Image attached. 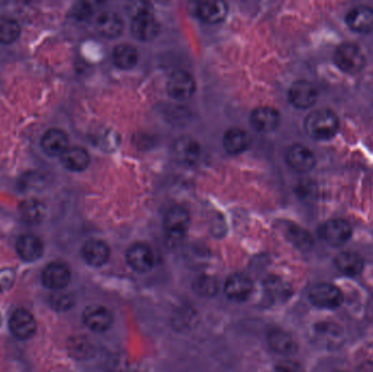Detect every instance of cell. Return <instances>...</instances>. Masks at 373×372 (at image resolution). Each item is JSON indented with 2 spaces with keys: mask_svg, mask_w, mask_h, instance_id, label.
Returning a JSON list of instances; mask_svg holds the SVG:
<instances>
[{
  "mask_svg": "<svg viewBox=\"0 0 373 372\" xmlns=\"http://www.w3.org/2000/svg\"><path fill=\"white\" fill-rule=\"evenodd\" d=\"M305 129L311 138L330 140L339 133V119L332 110L325 108L314 110L305 118Z\"/></svg>",
  "mask_w": 373,
  "mask_h": 372,
  "instance_id": "obj_1",
  "label": "cell"
},
{
  "mask_svg": "<svg viewBox=\"0 0 373 372\" xmlns=\"http://www.w3.org/2000/svg\"><path fill=\"white\" fill-rule=\"evenodd\" d=\"M190 226V214L185 206H170L164 217V231L170 244L183 242Z\"/></svg>",
  "mask_w": 373,
  "mask_h": 372,
  "instance_id": "obj_2",
  "label": "cell"
},
{
  "mask_svg": "<svg viewBox=\"0 0 373 372\" xmlns=\"http://www.w3.org/2000/svg\"><path fill=\"white\" fill-rule=\"evenodd\" d=\"M334 63L343 72L356 75L365 68V56L358 45L343 43L335 50Z\"/></svg>",
  "mask_w": 373,
  "mask_h": 372,
  "instance_id": "obj_3",
  "label": "cell"
},
{
  "mask_svg": "<svg viewBox=\"0 0 373 372\" xmlns=\"http://www.w3.org/2000/svg\"><path fill=\"white\" fill-rule=\"evenodd\" d=\"M309 298L314 306L326 309H335L342 304L344 300L343 293L333 284H316L309 292Z\"/></svg>",
  "mask_w": 373,
  "mask_h": 372,
  "instance_id": "obj_4",
  "label": "cell"
},
{
  "mask_svg": "<svg viewBox=\"0 0 373 372\" xmlns=\"http://www.w3.org/2000/svg\"><path fill=\"white\" fill-rule=\"evenodd\" d=\"M172 157L179 164L192 166L201 155V146L198 141L189 135H183L176 139L172 144Z\"/></svg>",
  "mask_w": 373,
  "mask_h": 372,
  "instance_id": "obj_5",
  "label": "cell"
},
{
  "mask_svg": "<svg viewBox=\"0 0 373 372\" xmlns=\"http://www.w3.org/2000/svg\"><path fill=\"white\" fill-rule=\"evenodd\" d=\"M168 92L176 99H187L196 92V81L188 71L178 69L170 73L168 81Z\"/></svg>",
  "mask_w": 373,
  "mask_h": 372,
  "instance_id": "obj_6",
  "label": "cell"
},
{
  "mask_svg": "<svg viewBox=\"0 0 373 372\" xmlns=\"http://www.w3.org/2000/svg\"><path fill=\"white\" fill-rule=\"evenodd\" d=\"M131 32L139 41L149 42L157 37L159 23L153 13L149 10H140L132 18Z\"/></svg>",
  "mask_w": 373,
  "mask_h": 372,
  "instance_id": "obj_7",
  "label": "cell"
},
{
  "mask_svg": "<svg viewBox=\"0 0 373 372\" xmlns=\"http://www.w3.org/2000/svg\"><path fill=\"white\" fill-rule=\"evenodd\" d=\"M352 228L348 222L342 219H333L325 222L320 227V236L329 245L339 247L350 239Z\"/></svg>",
  "mask_w": 373,
  "mask_h": 372,
  "instance_id": "obj_8",
  "label": "cell"
},
{
  "mask_svg": "<svg viewBox=\"0 0 373 372\" xmlns=\"http://www.w3.org/2000/svg\"><path fill=\"white\" fill-rule=\"evenodd\" d=\"M70 280V268L63 261H54L43 271L42 282L44 286L55 292L65 288Z\"/></svg>",
  "mask_w": 373,
  "mask_h": 372,
  "instance_id": "obj_9",
  "label": "cell"
},
{
  "mask_svg": "<svg viewBox=\"0 0 373 372\" xmlns=\"http://www.w3.org/2000/svg\"><path fill=\"white\" fill-rule=\"evenodd\" d=\"M125 259L132 270L144 273L154 266V253L149 245L144 242H136L127 250Z\"/></svg>",
  "mask_w": 373,
  "mask_h": 372,
  "instance_id": "obj_10",
  "label": "cell"
},
{
  "mask_svg": "<svg viewBox=\"0 0 373 372\" xmlns=\"http://www.w3.org/2000/svg\"><path fill=\"white\" fill-rule=\"evenodd\" d=\"M288 97L294 106L301 110H307L316 104L318 91L316 86L309 81L298 80L290 86Z\"/></svg>",
  "mask_w": 373,
  "mask_h": 372,
  "instance_id": "obj_11",
  "label": "cell"
},
{
  "mask_svg": "<svg viewBox=\"0 0 373 372\" xmlns=\"http://www.w3.org/2000/svg\"><path fill=\"white\" fill-rule=\"evenodd\" d=\"M288 166L295 172L305 174L316 166V157L310 148L303 144H292L286 152Z\"/></svg>",
  "mask_w": 373,
  "mask_h": 372,
  "instance_id": "obj_12",
  "label": "cell"
},
{
  "mask_svg": "<svg viewBox=\"0 0 373 372\" xmlns=\"http://www.w3.org/2000/svg\"><path fill=\"white\" fill-rule=\"evenodd\" d=\"M9 329L14 337L18 340H29L37 332V321L30 311L18 309L11 315Z\"/></svg>",
  "mask_w": 373,
  "mask_h": 372,
  "instance_id": "obj_13",
  "label": "cell"
},
{
  "mask_svg": "<svg viewBox=\"0 0 373 372\" xmlns=\"http://www.w3.org/2000/svg\"><path fill=\"white\" fill-rule=\"evenodd\" d=\"M84 324H85L90 330L94 331L97 333L105 332L112 326V313L106 307L99 306V304H91L89 307H86L83 311Z\"/></svg>",
  "mask_w": 373,
  "mask_h": 372,
  "instance_id": "obj_14",
  "label": "cell"
},
{
  "mask_svg": "<svg viewBox=\"0 0 373 372\" xmlns=\"http://www.w3.org/2000/svg\"><path fill=\"white\" fill-rule=\"evenodd\" d=\"M251 125L259 133H272L281 124V115L274 107L260 106L251 112Z\"/></svg>",
  "mask_w": 373,
  "mask_h": 372,
  "instance_id": "obj_15",
  "label": "cell"
},
{
  "mask_svg": "<svg viewBox=\"0 0 373 372\" xmlns=\"http://www.w3.org/2000/svg\"><path fill=\"white\" fill-rule=\"evenodd\" d=\"M225 294L230 300L243 302L248 300L253 291V282L243 273L232 274L225 283Z\"/></svg>",
  "mask_w": 373,
  "mask_h": 372,
  "instance_id": "obj_16",
  "label": "cell"
},
{
  "mask_svg": "<svg viewBox=\"0 0 373 372\" xmlns=\"http://www.w3.org/2000/svg\"><path fill=\"white\" fill-rule=\"evenodd\" d=\"M346 23L354 32L368 34L373 32V9L367 6H357L346 14Z\"/></svg>",
  "mask_w": 373,
  "mask_h": 372,
  "instance_id": "obj_17",
  "label": "cell"
},
{
  "mask_svg": "<svg viewBox=\"0 0 373 372\" xmlns=\"http://www.w3.org/2000/svg\"><path fill=\"white\" fill-rule=\"evenodd\" d=\"M110 250L106 242L99 239H90L82 248V255L88 264L91 266H104L110 259Z\"/></svg>",
  "mask_w": 373,
  "mask_h": 372,
  "instance_id": "obj_18",
  "label": "cell"
},
{
  "mask_svg": "<svg viewBox=\"0 0 373 372\" xmlns=\"http://www.w3.org/2000/svg\"><path fill=\"white\" fill-rule=\"evenodd\" d=\"M16 249L22 260L28 262L39 260L44 253L42 240L34 235H22L17 240Z\"/></svg>",
  "mask_w": 373,
  "mask_h": 372,
  "instance_id": "obj_19",
  "label": "cell"
},
{
  "mask_svg": "<svg viewBox=\"0 0 373 372\" xmlns=\"http://www.w3.org/2000/svg\"><path fill=\"white\" fill-rule=\"evenodd\" d=\"M228 13V6L224 1H202L196 5V14L205 23H221Z\"/></svg>",
  "mask_w": 373,
  "mask_h": 372,
  "instance_id": "obj_20",
  "label": "cell"
},
{
  "mask_svg": "<svg viewBox=\"0 0 373 372\" xmlns=\"http://www.w3.org/2000/svg\"><path fill=\"white\" fill-rule=\"evenodd\" d=\"M97 32L108 39H116L123 31V21L121 17L112 11H104L97 19Z\"/></svg>",
  "mask_w": 373,
  "mask_h": 372,
  "instance_id": "obj_21",
  "label": "cell"
},
{
  "mask_svg": "<svg viewBox=\"0 0 373 372\" xmlns=\"http://www.w3.org/2000/svg\"><path fill=\"white\" fill-rule=\"evenodd\" d=\"M67 133L59 129L46 131L42 138V148L50 157H61L69 148Z\"/></svg>",
  "mask_w": 373,
  "mask_h": 372,
  "instance_id": "obj_22",
  "label": "cell"
},
{
  "mask_svg": "<svg viewBox=\"0 0 373 372\" xmlns=\"http://www.w3.org/2000/svg\"><path fill=\"white\" fill-rule=\"evenodd\" d=\"M270 347L279 355H292L297 351L298 346L295 340L290 334L283 330H272L268 336Z\"/></svg>",
  "mask_w": 373,
  "mask_h": 372,
  "instance_id": "obj_23",
  "label": "cell"
},
{
  "mask_svg": "<svg viewBox=\"0 0 373 372\" xmlns=\"http://www.w3.org/2000/svg\"><path fill=\"white\" fill-rule=\"evenodd\" d=\"M250 137L241 128H232L226 131L223 138V146L225 150L232 155L243 153L248 148Z\"/></svg>",
  "mask_w": 373,
  "mask_h": 372,
  "instance_id": "obj_24",
  "label": "cell"
},
{
  "mask_svg": "<svg viewBox=\"0 0 373 372\" xmlns=\"http://www.w3.org/2000/svg\"><path fill=\"white\" fill-rule=\"evenodd\" d=\"M335 266L341 273L347 276H356L363 270V259L361 255L352 251H344L335 257Z\"/></svg>",
  "mask_w": 373,
  "mask_h": 372,
  "instance_id": "obj_25",
  "label": "cell"
},
{
  "mask_svg": "<svg viewBox=\"0 0 373 372\" xmlns=\"http://www.w3.org/2000/svg\"><path fill=\"white\" fill-rule=\"evenodd\" d=\"M90 154L85 148L80 146H73L65 150V153L61 155V161L65 168L70 169L72 172H82L86 167L89 166Z\"/></svg>",
  "mask_w": 373,
  "mask_h": 372,
  "instance_id": "obj_26",
  "label": "cell"
},
{
  "mask_svg": "<svg viewBox=\"0 0 373 372\" xmlns=\"http://www.w3.org/2000/svg\"><path fill=\"white\" fill-rule=\"evenodd\" d=\"M112 59L118 68H121L123 70H130L138 63V50L132 45L123 43L114 48Z\"/></svg>",
  "mask_w": 373,
  "mask_h": 372,
  "instance_id": "obj_27",
  "label": "cell"
},
{
  "mask_svg": "<svg viewBox=\"0 0 373 372\" xmlns=\"http://www.w3.org/2000/svg\"><path fill=\"white\" fill-rule=\"evenodd\" d=\"M316 330L319 338L326 344V347L333 349L341 344L343 334L339 326H334L333 323H322L320 326H316Z\"/></svg>",
  "mask_w": 373,
  "mask_h": 372,
  "instance_id": "obj_28",
  "label": "cell"
},
{
  "mask_svg": "<svg viewBox=\"0 0 373 372\" xmlns=\"http://www.w3.org/2000/svg\"><path fill=\"white\" fill-rule=\"evenodd\" d=\"M286 237L292 242V245L301 250H309L313 246V238L305 229L297 226V225H290L286 228Z\"/></svg>",
  "mask_w": 373,
  "mask_h": 372,
  "instance_id": "obj_29",
  "label": "cell"
},
{
  "mask_svg": "<svg viewBox=\"0 0 373 372\" xmlns=\"http://www.w3.org/2000/svg\"><path fill=\"white\" fill-rule=\"evenodd\" d=\"M20 212L24 221L31 224H37L44 217L45 206L37 200H26L22 203Z\"/></svg>",
  "mask_w": 373,
  "mask_h": 372,
  "instance_id": "obj_30",
  "label": "cell"
},
{
  "mask_svg": "<svg viewBox=\"0 0 373 372\" xmlns=\"http://www.w3.org/2000/svg\"><path fill=\"white\" fill-rule=\"evenodd\" d=\"M21 29L16 20L1 17L0 18V44H11L18 39Z\"/></svg>",
  "mask_w": 373,
  "mask_h": 372,
  "instance_id": "obj_31",
  "label": "cell"
},
{
  "mask_svg": "<svg viewBox=\"0 0 373 372\" xmlns=\"http://www.w3.org/2000/svg\"><path fill=\"white\" fill-rule=\"evenodd\" d=\"M193 289L200 296H215L219 291V284L213 276L200 275L193 282Z\"/></svg>",
  "mask_w": 373,
  "mask_h": 372,
  "instance_id": "obj_32",
  "label": "cell"
},
{
  "mask_svg": "<svg viewBox=\"0 0 373 372\" xmlns=\"http://www.w3.org/2000/svg\"><path fill=\"white\" fill-rule=\"evenodd\" d=\"M50 302L56 311H67L74 304V297L71 293L56 291L50 296Z\"/></svg>",
  "mask_w": 373,
  "mask_h": 372,
  "instance_id": "obj_33",
  "label": "cell"
},
{
  "mask_svg": "<svg viewBox=\"0 0 373 372\" xmlns=\"http://www.w3.org/2000/svg\"><path fill=\"white\" fill-rule=\"evenodd\" d=\"M264 286H265L266 293L271 296L272 300H282V298L288 297L290 293L288 284H285L279 277H272V279L268 280Z\"/></svg>",
  "mask_w": 373,
  "mask_h": 372,
  "instance_id": "obj_34",
  "label": "cell"
},
{
  "mask_svg": "<svg viewBox=\"0 0 373 372\" xmlns=\"http://www.w3.org/2000/svg\"><path fill=\"white\" fill-rule=\"evenodd\" d=\"M71 353L73 356L80 360L88 358L91 355V344L84 340V338H73L72 343L70 344Z\"/></svg>",
  "mask_w": 373,
  "mask_h": 372,
  "instance_id": "obj_35",
  "label": "cell"
},
{
  "mask_svg": "<svg viewBox=\"0 0 373 372\" xmlns=\"http://www.w3.org/2000/svg\"><path fill=\"white\" fill-rule=\"evenodd\" d=\"M275 372H305L299 362L295 360H282L275 366Z\"/></svg>",
  "mask_w": 373,
  "mask_h": 372,
  "instance_id": "obj_36",
  "label": "cell"
},
{
  "mask_svg": "<svg viewBox=\"0 0 373 372\" xmlns=\"http://www.w3.org/2000/svg\"><path fill=\"white\" fill-rule=\"evenodd\" d=\"M14 283V273L11 270L0 271V293L7 292Z\"/></svg>",
  "mask_w": 373,
  "mask_h": 372,
  "instance_id": "obj_37",
  "label": "cell"
},
{
  "mask_svg": "<svg viewBox=\"0 0 373 372\" xmlns=\"http://www.w3.org/2000/svg\"><path fill=\"white\" fill-rule=\"evenodd\" d=\"M357 372H373L372 362H365V364H361Z\"/></svg>",
  "mask_w": 373,
  "mask_h": 372,
  "instance_id": "obj_38",
  "label": "cell"
},
{
  "mask_svg": "<svg viewBox=\"0 0 373 372\" xmlns=\"http://www.w3.org/2000/svg\"><path fill=\"white\" fill-rule=\"evenodd\" d=\"M1 321H3V317H1V313H0V326H1Z\"/></svg>",
  "mask_w": 373,
  "mask_h": 372,
  "instance_id": "obj_39",
  "label": "cell"
},
{
  "mask_svg": "<svg viewBox=\"0 0 373 372\" xmlns=\"http://www.w3.org/2000/svg\"><path fill=\"white\" fill-rule=\"evenodd\" d=\"M336 372H343V371H336Z\"/></svg>",
  "mask_w": 373,
  "mask_h": 372,
  "instance_id": "obj_40",
  "label": "cell"
}]
</instances>
